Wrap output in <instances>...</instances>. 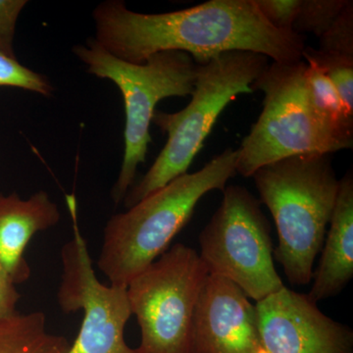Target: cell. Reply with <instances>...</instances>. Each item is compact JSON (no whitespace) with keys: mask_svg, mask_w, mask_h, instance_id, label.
<instances>
[{"mask_svg":"<svg viewBox=\"0 0 353 353\" xmlns=\"http://www.w3.org/2000/svg\"><path fill=\"white\" fill-rule=\"evenodd\" d=\"M94 39L114 57L145 63L163 51H182L203 65L228 51H250L275 63L303 59L305 38L279 31L259 12L254 0H209L183 10L134 12L121 0H108L92 12Z\"/></svg>","mask_w":353,"mask_h":353,"instance_id":"6da1fadb","label":"cell"},{"mask_svg":"<svg viewBox=\"0 0 353 353\" xmlns=\"http://www.w3.org/2000/svg\"><path fill=\"white\" fill-rule=\"evenodd\" d=\"M236 150L226 148L194 173H185L126 212L106 223L97 266L111 285L127 288L146 267L169 250L194 215L197 203L212 190H224L236 175Z\"/></svg>","mask_w":353,"mask_h":353,"instance_id":"7a4b0ae2","label":"cell"},{"mask_svg":"<svg viewBox=\"0 0 353 353\" xmlns=\"http://www.w3.org/2000/svg\"><path fill=\"white\" fill-rule=\"evenodd\" d=\"M331 155L284 158L260 167L252 176L259 201L268 208L277 229L274 259L294 285L312 281L336 205L340 180Z\"/></svg>","mask_w":353,"mask_h":353,"instance_id":"3957f363","label":"cell"},{"mask_svg":"<svg viewBox=\"0 0 353 353\" xmlns=\"http://www.w3.org/2000/svg\"><path fill=\"white\" fill-rule=\"evenodd\" d=\"M270 60L250 51H228L206 64L197 65L196 81L190 103L175 113L155 111L152 122L168 134L154 163L124 199L127 209L188 173L203 148L218 118L240 94H252V83Z\"/></svg>","mask_w":353,"mask_h":353,"instance_id":"277c9868","label":"cell"},{"mask_svg":"<svg viewBox=\"0 0 353 353\" xmlns=\"http://www.w3.org/2000/svg\"><path fill=\"white\" fill-rule=\"evenodd\" d=\"M73 52L88 73L112 81L124 99V157L111 192L114 203L119 204L134 185L139 165L145 161L152 141L150 123L158 102L192 95L197 64L188 53L173 50L155 53L143 64L130 63L114 57L94 39L85 46H76Z\"/></svg>","mask_w":353,"mask_h":353,"instance_id":"5b68a950","label":"cell"},{"mask_svg":"<svg viewBox=\"0 0 353 353\" xmlns=\"http://www.w3.org/2000/svg\"><path fill=\"white\" fill-rule=\"evenodd\" d=\"M306 62H271L252 83L263 92V108L236 150V174L250 178L257 169L284 158L345 150L315 117L305 85Z\"/></svg>","mask_w":353,"mask_h":353,"instance_id":"8992f818","label":"cell"},{"mask_svg":"<svg viewBox=\"0 0 353 353\" xmlns=\"http://www.w3.org/2000/svg\"><path fill=\"white\" fill-rule=\"evenodd\" d=\"M209 273L196 250L176 243L127 285L141 340L136 353H192V325Z\"/></svg>","mask_w":353,"mask_h":353,"instance_id":"52a82bcc","label":"cell"},{"mask_svg":"<svg viewBox=\"0 0 353 353\" xmlns=\"http://www.w3.org/2000/svg\"><path fill=\"white\" fill-rule=\"evenodd\" d=\"M261 206L245 187L225 188L219 208L199 238V254L209 275L232 281L256 303L285 287L274 264L270 223Z\"/></svg>","mask_w":353,"mask_h":353,"instance_id":"ba28073f","label":"cell"},{"mask_svg":"<svg viewBox=\"0 0 353 353\" xmlns=\"http://www.w3.org/2000/svg\"><path fill=\"white\" fill-rule=\"evenodd\" d=\"M73 236L61 250L58 305L66 314L83 311L76 341L67 353H136L128 347L125 327L132 316L127 288L108 285L95 276L87 241L78 221L75 194H66Z\"/></svg>","mask_w":353,"mask_h":353,"instance_id":"9c48e42d","label":"cell"},{"mask_svg":"<svg viewBox=\"0 0 353 353\" xmlns=\"http://www.w3.org/2000/svg\"><path fill=\"white\" fill-rule=\"evenodd\" d=\"M266 353H353V331L284 287L255 303Z\"/></svg>","mask_w":353,"mask_h":353,"instance_id":"30bf717a","label":"cell"},{"mask_svg":"<svg viewBox=\"0 0 353 353\" xmlns=\"http://www.w3.org/2000/svg\"><path fill=\"white\" fill-rule=\"evenodd\" d=\"M192 353H266L255 304L226 278L208 275L202 287L192 325Z\"/></svg>","mask_w":353,"mask_h":353,"instance_id":"8fae6325","label":"cell"},{"mask_svg":"<svg viewBox=\"0 0 353 353\" xmlns=\"http://www.w3.org/2000/svg\"><path fill=\"white\" fill-rule=\"evenodd\" d=\"M61 214L48 192L39 190L24 201L17 194H0V266L14 284L31 277L26 248L39 232L57 226Z\"/></svg>","mask_w":353,"mask_h":353,"instance_id":"7c38bea8","label":"cell"},{"mask_svg":"<svg viewBox=\"0 0 353 353\" xmlns=\"http://www.w3.org/2000/svg\"><path fill=\"white\" fill-rule=\"evenodd\" d=\"M319 266L313 274L312 289L307 294L317 303L338 296L353 278V175L340 180L338 196L330 220Z\"/></svg>","mask_w":353,"mask_h":353,"instance_id":"4fadbf2b","label":"cell"},{"mask_svg":"<svg viewBox=\"0 0 353 353\" xmlns=\"http://www.w3.org/2000/svg\"><path fill=\"white\" fill-rule=\"evenodd\" d=\"M306 62L305 85L311 110L323 127L345 150L353 145V113L341 101L340 94L324 71L310 58Z\"/></svg>","mask_w":353,"mask_h":353,"instance_id":"5bb4252c","label":"cell"},{"mask_svg":"<svg viewBox=\"0 0 353 353\" xmlns=\"http://www.w3.org/2000/svg\"><path fill=\"white\" fill-rule=\"evenodd\" d=\"M41 311L0 320V353H67L69 341L46 331Z\"/></svg>","mask_w":353,"mask_h":353,"instance_id":"9a60e30c","label":"cell"},{"mask_svg":"<svg viewBox=\"0 0 353 353\" xmlns=\"http://www.w3.org/2000/svg\"><path fill=\"white\" fill-rule=\"evenodd\" d=\"M350 0H301L292 32H312L320 38L333 25Z\"/></svg>","mask_w":353,"mask_h":353,"instance_id":"2e32d148","label":"cell"},{"mask_svg":"<svg viewBox=\"0 0 353 353\" xmlns=\"http://www.w3.org/2000/svg\"><path fill=\"white\" fill-rule=\"evenodd\" d=\"M303 57L312 59L328 77L341 101L353 113V57L328 54L313 48H305Z\"/></svg>","mask_w":353,"mask_h":353,"instance_id":"e0dca14e","label":"cell"},{"mask_svg":"<svg viewBox=\"0 0 353 353\" xmlns=\"http://www.w3.org/2000/svg\"><path fill=\"white\" fill-rule=\"evenodd\" d=\"M0 87L23 88L48 97L53 88L50 81L41 74L23 66L16 58L0 54Z\"/></svg>","mask_w":353,"mask_h":353,"instance_id":"ac0fdd59","label":"cell"},{"mask_svg":"<svg viewBox=\"0 0 353 353\" xmlns=\"http://www.w3.org/2000/svg\"><path fill=\"white\" fill-rule=\"evenodd\" d=\"M318 50L353 57V1L350 0L333 25L319 38Z\"/></svg>","mask_w":353,"mask_h":353,"instance_id":"d6986e66","label":"cell"},{"mask_svg":"<svg viewBox=\"0 0 353 353\" xmlns=\"http://www.w3.org/2000/svg\"><path fill=\"white\" fill-rule=\"evenodd\" d=\"M254 2L272 27L279 31L292 32L301 0H254Z\"/></svg>","mask_w":353,"mask_h":353,"instance_id":"ffe728a7","label":"cell"},{"mask_svg":"<svg viewBox=\"0 0 353 353\" xmlns=\"http://www.w3.org/2000/svg\"><path fill=\"white\" fill-rule=\"evenodd\" d=\"M27 3L26 0H0V54L4 57L16 58L13 48L16 25Z\"/></svg>","mask_w":353,"mask_h":353,"instance_id":"44dd1931","label":"cell"},{"mask_svg":"<svg viewBox=\"0 0 353 353\" xmlns=\"http://www.w3.org/2000/svg\"><path fill=\"white\" fill-rule=\"evenodd\" d=\"M20 297L16 285L0 266V320L6 319L18 313L17 305Z\"/></svg>","mask_w":353,"mask_h":353,"instance_id":"7402d4cb","label":"cell"}]
</instances>
